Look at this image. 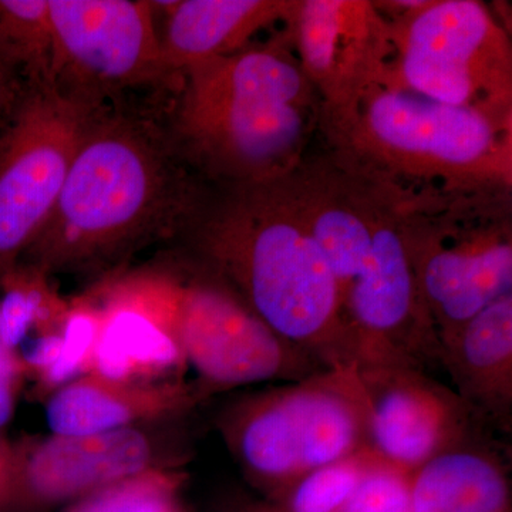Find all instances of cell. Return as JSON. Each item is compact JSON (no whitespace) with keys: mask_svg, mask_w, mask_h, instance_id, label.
<instances>
[{"mask_svg":"<svg viewBox=\"0 0 512 512\" xmlns=\"http://www.w3.org/2000/svg\"><path fill=\"white\" fill-rule=\"evenodd\" d=\"M239 463L276 494L303 474L370 448L355 367L323 369L239 403L224 424Z\"/></svg>","mask_w":512,"mask_h":512,"instance_id":"5","label":"cell"},{"mask_svg":"<svg viewBox=\"0 0 512 512\" xmlns=\"http://www.w3.org/2000/svg\"><path fill=\"white\" fill-rule=\"evenodd\" d=\"M339 512H412L409 473L380 458Z\"/></svg>","mask_w":512,"mask_h":512,"instance_id":"22","label":"cell"},{"mask_svg":"<svg viewBox=\"0 0 512 512\" xmlns=\"http://www.w3.org/2000/svg\"><path fill=\"white\" fill-rule=\"evenodd\" d=\"M153 268L113 279L101 289L103 309L92 357L99 379L126 384L174 369L185 360Z\"/></svg>","mask_w":512,"mask_h":512,"instance_id":"13","label":"cell"},{"mask_svg":"<svg viewBox=\"0 0 512 512\" xmlns=\"http://www.w3.org/2000/svg\"><path fill=\"white\" fill-rule=\"evenodd\" d=\"M184 237L276 336L325 369L355 367L339 286L281 180L215 185Z\"/></svg>","mask_w":512,"mask_h":512,"instance_id":"2","label":"cell"},{"mask_svg":"<svg viewBox=\"0 0 512 512\" xmlns=\"http://www.w3.org/2000/svg\"><path fill=\"white\" fill-rule=\"evenodd\" d=\"M510 446L478 431L409 473L412 512H511Z\"/></svg>","mask_w":512,"mask_h":512,"instance_id":"15","label":"cell"},{"mask_svg":"<svg viewBox=\"0 0 512 512\" xmlns=\"http://www.w3.org/2000/svg\"><path fill=\"white\" fill-rule=\"evenodd\" d=\"M284 40L251 43L180 73L168 121L208 183H275L302 163L322 107Z\"/></svg>","mask_w":512,"mask_h":512,"instance_id":"4","label":"cell"},{"mask_svg":"<svg viewBox=\"0 0 512 512\" xmlns=\"http://www.w3.org/2000/svg\"><path fill=\"white\" fill-rule=\"evenodd\" d=\"M440 366L461 402L494 436L512 430V293L441 340Z\"/></svg>","mask_w":512,"mask_h":512,"instance_id":"14","label":"cell"},{"mask_svg":"<svg viewBox=\"0 0 512 512\" xmlns=\"http://www.w3.org/2000/svg\"><path fill=\"white\" fill-rule=\"evenodd\" d=\"M97 333L99 316L93 309L82 306L67 315L59 355L45 370V382L49 386H64L79 373L83 363L92 357Z\"/></svg>","mask_w":512,"mask_h":512,"instance_id":"24","label":"cell"},{"mask_svg":"<svg viewBox=\"0 0 512 512\" xmlns=\"http://www.w3.org/2000/svg\"><path fill=\"white\" fill-rule=\"evenodd\" d=\"M150 444L137 430L59 437L40 444L26 464V480L40 497L66 498L143 473Z\"/></svg>","mask_w":512,"mask_h":512,"instance_id":"17","label":"cell"},{"mask_svg":"<svg viewBox=\"0 0 512 512\" xmlns=\"http://www.w3.org/2000/svg\"><path fill=\"white\" fill-rule=\"evenodd\" d=\"M32 268V266H30ZM43 272L15 271V266L3 274L5 292L0 298V345L12 352L25 343L30 330L49 318Z\"/></svg>","mask_w":512,"mask_h":512,"instance_id":"21","label":"cell"},{"mask_svg":"<svg viewBox=\"0 0 512 512\" xmlns=\"http://www.w3.org/2000/svg\"><path fill=\"white\" fill-rule=\"evenodd\" d=\"M185 360L215 387L295 382L325 369L262 322L210 268H156Z\"/></svg>","mask_w":512,"mask_h":512,"instance_id":"9","label":"cell"},{"mask_svg":"<svg viewBox=\"0 0 512 512\" xmlns=\"http://www.w3.org/2000/svg\"><path fill=\"white\" fill-rule=\"evenodd\" d=\"M18 366L10 350L0 345V429L12 419Z\"/></svg>","mask_w":512,"mask_h":512,"instance_id":"26","label":"cell"},{"mask_svg":"<svg viewBox=\"0 0 512 512\" xmlns=\"http://www.w3.org/2000/svg\"><path fill=\"white\" fill-rule=\"evenodd\" d=\"M384 18L386 69L397 83L441 103L511 119L510 37L484 3L427 0L414 12Z\"/></svg>","mask_w":512,"mask_h":512,"instance_id":"6","label":"cell"},{"mask_svg":"<svg viewBox=\"0 0 512 512\" xmlns=\"http://www.w3.org/2000/svg\"><path fill=\"white\" fill-rule=\"evenodd\" d=\"M365 394L370 448L406 473L484 430L451 387L407 366L355 367Z\"/></svg>","mask_w":512,"mask_h":512,"instance_id":"11","label":"cell"},{"mask_svg":"<svg viewBox=\"0 0 512 512\" xmlns=\"http://www.w3.org/2000/svg\"><path fill=\"white\" fill-rule=\"evenodd\" d=\"M77 512H175L163 478L133 477L113 484Z\"/></svg>","mask_w":512,"mask_h":512,"instance_id":"23","label":"cell"},{"mask_svg":"<svg viewBox=\"0 0 512 512\" xmlns=\"http://www.w3.org/2000/svg\"><path fill=\"white\" fill-rule=\"evenodd\" d=\"M380 460L372 448L315 468L276 493L271 512H339Z\"/></svg>","mask_w":512,"mask_h":512,"instance_id":"20","label":"cell"},{"mask_svg":"<svg viewBox=\"0 0 512 512\" xmlns=\"http://www.w3.org/2000/svg\"><path fill=\"white\" fill-rule=\"evenodd\" d=\"M285 22L322 109L345 104L389 57V23L373 2L292 0Z\"/></svg>","mask_w":512,"mask_h":512,"instance_id":"12","label":"cell"},{"mask_svg":"<svg viewBox=\"0 0 512 512\" xmlns=\"http://www.w3.org/2000/svg\"><path fill=\"white\" fill-rule=\"evenodd\" d=\"M498 195L406 210V245L440 342L512 293L511 224Z\"/></svg>","mask_w":512,"mask_h":512,"instance_id":"7","label":"cell"},{"mask_svg":"<svg viewBox=\"0 0 512 512\" xmlns=\"http://www.w3.org/2000/svg\"><path fill=\"white\" fill-rule=\"evenodd\" d=\"M9 74L8 70L0 63V113H2V109L9 106L10 97H12L9 87Z\"/></svg>","mask_w":512,"mask_h":512,"instance_id":"27","label":"cell"},{"mask_svg":"<svg viewBox=\"0 0 512 512\" xmlns=\"http://www.w3.org/2000/svg\"><path fill=\"white\" fill-rule=\"evenodd\" d=\"M49 8L60 86L111 101L175 79L165 69L156 2L49 0Z\"/></svg>","mask_w":512,"mask_h":512,"instance_id":"10","label":"cell"},{"mask_svg":"<svg viewBox=\"0 0 512 512\" xmlns=\"http://www.w3.org/2000/svg\"><path fill=\"white\" fill-rule=\"evenodd\" d=\"M0 134V275L49 220L90 124L104 104L60 84L23 87Z\"/></svg>","mask_w":512,"mask_h":512,"instance_id":"8","label":"cell"},{"mask_svg":"<svg viewBox=\"0 0 512 512\" xmlns=\"http://www.w3.org/2000/svg\"><path fill=\"white\" fill-rule=\"evenodd\" d=\"M335 153L406 208L498 195L511 185V119L414 93L387 72L322 109Z\"/></svg>","mask_w":512,"mask_h":512,"instance_id":"3","label":"cell"},{"mask_svg":"<svg viewBox=\"0 0 512 512\" xmlns=\"http://www.w3.org/2000/svg\"><path fill=\"white\" fill-rule=\"evenodd\" d=\"M292 0H183L163 2L165 69L173 77L192 64L232 55L252 37L286 20Z\"/></svg>","mask_w":512,"mask_h":512,"instance_id":"16","label":"cell"},{"mask_svg":"<svg viewBox=\"0 0 512 512\" xmlns=\"http://www.w3.org/2000/svg\"><path fill=\"white\" fill-rule=\"evenodd\" d=\"M60 345H62V335L57 333H47L37 338L26 339L20 348H22L23 362L33 369L45 370L55 362L59 355Z\"/></svg>","mask_w":512,"mask_h":512,"instance_id":"25","label":"cell"},{"mask_svg":"<svg viewBox=\"0 0 512 512\" xmlns=\"http://www.w3.org/2000/svg\"><path fill=\"white\" fill-rule=\"evenodd\" d=\"M207 183L168 119L111 100L90 124L49 220L23 255L45 274L184 237L210 194Z\"/></svg>","mask_w":512,"mask_h":512,"instance_id":"1","label":"cell"},{"mask_svg":"<svg viewBox=\"0 0 512 512\" xmlns=\"http://www.w3.org/2000/svg\"><path fill=\"white\" fill-rule=\"evenodd\" d=\"M0 63L25 87L56 83L49 0H0Z\"/></svg>","mask_w":512,"mask_h":512,"instance_id":"19","label":"cell"},{"mask_svg":"<svg viewBox=\"0 0 512 512\" xmlns=\"http://www.w3.org/2000/svg\"><path fill=\"white\" fill-rule=\"evenodd\" d=\"M163 394L134 392L126 384L107 383L99 377L64 384L47 403V426L59 437L94 436L126 429L143 414L173 404L164 400Z\"/></svg>","mask_w":512,"mask_h":512,"instance_id":"18","label":"cell"}]
</instances>
